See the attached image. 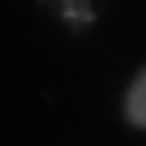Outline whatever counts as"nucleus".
<instances>
[{
    "mask_svg": "<svg viewBox=\"0 0 146 146\" xmlns=\"http://www.w3.org/2000/svg\"><path fill=\"white\" fill-rule=\"evenodd\" d=\"M125 116L131 125L146 128V69L134 78L128 96H125Z\"/></svg>",
    "mask_w": 146,
    "mask_h": 146,
    "instance_id": "1",
    "label": "nucleus"
}]
</instances>
